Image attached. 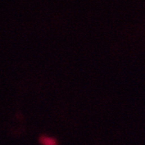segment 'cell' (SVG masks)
I'll use <instances>...</instances> for the list:
<instances>
[{"mask_svg": "<svg viewBox=\"0 0 145 145\" xmlns=\"http://www.w3.org/2000/svg\"><path fill=\"white\" fill-rule=\"evenodd\" d=\"M39 141L43 145H57L56 139L46 136H41L39 138Z\"/></svg>", "mask_w": 145, "mask_h": 145, "instance_id": "1", "label": "cell"}]
</instances>
